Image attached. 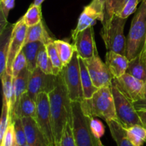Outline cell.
Segmentation results:
<instances>
[{
  "label": "cell",
  "instance_id": "8992f818",
  "mask_svg": "<svg viewBox=\"0 0 146 146\" xmlns=\"http://www.w3.org/2000/svg\"><path fill=\"white\" fill-rule=\"evenodd\" d=\"M71 102H81L84 99L80 71L79 56L75 51L69 64L61 73Z\"/></svg>",
  "mask_w": 146,
  "mask_h": 146
},
{
  "label": "cell",
  "instance_id": "3957f363",
  "mask_svg": "<svg viewBox=\"0 0 146 146\" xmlns=\"http://www.w3.org/2000/svg\"><path fill=\"white\" fill-rule=\"evenodd\" d=\"M146 38V0H143L131 22L126 38L125 56L129 60L143 49Z\"/></svg>",
  "mask_w": 146,
  "mask_h": 146
},
{
  "label": "cell",
  "instance_id": "9c48e42d",
  "mask_svg": "<svg viewBox=\"0 0 146 146\" xmlns=\"http://www.w3.org/2000/svg\"><path fill=\"white\" fill-rule=\"evenodd\" d=\"M105 18V2L104 0H92L91 2L84 7V10L80 14L77 26L71 32L72 40L81 31L93 26L96 20H99L101 23Z\"/></svg>",
  "mask_w": 146,
  "mask_h": 146
},
{
  "label": "cell",
  "instance_id": "4dcf8cb0",
  "mask_svg": "<svg viewBox=\"0 0 146 146\" xmlns=\"http://www.w3.org/2000/svg\"><path fill=\"white\" fill-rule=\"evenodd\" d=\"M37 67L46 74L54 75L52 64L44 44L41 47L38 51V56H37Z\"/></svg>",
  "mask_w": 146,
  "mask_h": 146
},
{
  "label": "cell",
  "instance_id": "8fae6325",
  "mask_svg": "<svg viewBox=\"0 0 146 146\" xmlns=\"http://www.w3.org/2000/svg\"><path fill=\"white\" fill-rule=\"evenodd\" d=\"M112 84L132 103L139 101L142 98L145 83L128 73L121 77L113 78Z\"/></svg>",
  "mask_w": 146,
  "mask_h": 146
},
{
  "label": "cell",
  "instance_id": "ee69618b",
  "mask_svg": "<svg viewBox=\"0 0 146 146\" xmlns=\"http://www.w3.org/2000/svg\"><path fill=\"white\" fill-rule=\"evenodd\" d=\"M22 146H29V144H25V145H22Z\"/></svg>",
  "mask_w": 146,
  "mask_h": 146
},
{
  "label": "cell",
  "instance_id": "f1b7e54d",
  "mask_svg": "<svg viewBox=\"0 0 146 146\" xmlns=\"http://www.w3.org/2000/svg\"><path fill=\"white\" fill-rule=\"evenodd\" d=\"M45 47L46 48L47 53H48V55L51 61V64H52L53 74L55 76L59 75L63 69V65L55 45H54V41H50L49 43L46 44Z\"/></svg>",
  "mask_w": 146,
  "mask_h": 146
},
{
  "label": "cell",
  "instance_id": "d4e9b609",
  "mask_svg": "<svg viewBox=\"0 0 146 146\" xmlns=\"http://www.w3.org/2000/svg\"><path fill=\"white\" fill-rule=\"evenodd\" d=\"M54 43L64 68L71 61L76 51L75 47L63 40H54Z\"/></svg>",
  "mask_w": 146,
  "mask_h": 146
},
{
  "label": "cell",
  "instance_id": "ba28073f",
  "mask_svg": "<svg viewBox=\"0 0 146 146\" xmlns=\"http://www.w3.org/2000/svg\"><path fill=\"white\" fill-rule=\"evenodd\" d=\"M36 114L34 119L46 138H47L51 146H56L54 131H53L48 94L41 93L38 94L36 100Z\"/></svg>",
  "mask_w": 146,
  "mask_h": 146
},
{
  "label": "cell",
  "instance_id": "ac0fdd59",
  "mask_svg": "<svg viewBox=\"0 0 146 146\" xmlns=\"http://www.w3.org/2000/svg\"><path fill=\"white\" fill-rule=\"evenodd\" d=\"M36 103L30 97L28 93H25L19 99L10 122L14 123L17 118H36Z\"/></svg>",
  "mask_w": 146,
  "mask_h": 146
},
{
  "label": "cell",
  "instance_id": "836d02e7",
  "mask_svg": "<svg viewBox=\"0 0 146 146\" xmlns=\"http://www.w3.org/2000/svg\"><path fill=\"white\" fill-rule=\"evenodd\" d=\"M27 67V58L24 51L21 50L14 59L11 66V75L13 78H16L23 70Z\"/></svg>",
  "mask_w": 146,
  "mask_h": 146
},
{
  "label": "cell",
  "instance_id": "cb8c5ba5",
  "mask_svg": "<svg viewBox=\"0 0 146 146\" xmlns=\"http://www.w3.org/2000/svg\"><path fill=\"white\" fill-rule=\"evenodd\" d=\"M44 45L41 41L29 43L23 46L22 51L27 58V68L30 72L34 71L37 68V56L41 47Z\"/></svg>",
  "mask_w": 146,
  "mask_h": 146
},
{
  "label": "cell",
  "instance_id": "d590c367",
  "mask_svg": "<svg viewBox=\"0 0 146 146\" xmlns=\"http://www.w3.org/2000/svg\"><path fill=\"white\" fill-rule=\"evenodd\" d=\"M142 1L143 0H127L118 16L122 17V18L127 19L133 13L136 11L138 4Z\"/></svg>",
  "mask_w": 146,
  "mask_h": 146
},
{
  "label": "cell",
  "instance_id": "484cf974",
  "mask_svg": "<svg viewBox=\"0 0 146 146\" xmlns=\"http://www.w3.org/2000/svg\"><path fill=\"white\" fill-rule=\"evenodd\" d=\"M1 79L3 89V103L7 104L10 113L14 104V78L11 74L6 72Z\"/></svg>",
  "mask_w": 146,
  "mask_h": 146
},
{
  "label": "cell",
  "instance_id": "6da1fadb",
  "mask_svg": "<svg viewBox=\"0 0 146 146\" xmlns=\"http://www.w3.org/2000/svg\"><path fill=\"white\" fill-rule=\"evenodd\" d=\"M50 111L53 131L56 146L61 140L67 122L73 120L72 102L68 96L61 74L57 76V84L53 91L48 93Z\"/></svg>",
  "mask_w": 146,
  "mask_h": 146
},
{
  "label": "cell",
  "instance_id": "d6a6232c",
  "mask_svg": "<svg viewBox=\"0 0 146 146\" xmlns=\"http://www.w3.org/2000/svg\"><path fill=\"white\" fill-rule=\"evenodd\" d=\"M13 124H14L16 143L19 146H22L27 144V136H26L25 129H24L22 119L17 118L14 121Z\"/></svg>",
  "mask_w": 146,
  "mask_h": 146
},
{
  "label": "cell",
  "instance_id": "e0dca14e",
  "mask_svg": "<svg viewBox=\"0 0 146 146\" xmlns=\"http://www.w3.org/2000/svg\"><path fill=\"white\" fill-rule=\"evenodd\" d=\"M30 74H31V72L27 67L13 80V82H14V104H13L12 108L9 113L10 120L11 119L13 115H14V111L17 108V104H18L21 97L28 91L29 80Z\"/></svg>",
  "mask_w": 146,
  "mask_h": 146
},
{
  "label": "cell",
  "instance_id": "52a82bcc",
  "mask_svg": "<svg viewBox=\"0 0 146 146\" xmlns=\"http://www.w3.org/2000/svg\"><path fill=\"white\" fill-rule=\"evenodd\" d=\"M111 91L115 103L117 120L125 129L135 125H141V119L133 104L126 98L115 85L111 84Z\"/></svg>",
  "mask_w": 146,
  "mask_h": 146
},
{
  "label": "cell",
  "instance_id": "5bb4252c",
  "mask_svg": "<svg viewBox=\"0 0 146 146\" xmlns=\"http://www.w3.org/2000/svg\"><path fill=\"white\" fill-rule=\"evenodd\" d=\"M73 43L78 56L82 59H88L98 55L92 26L81 31L73 40Z\"/></svg>",
  "mask_w": 146,
  "mask_h": 146
},
{
  "label": "cell",
  "instance_id": "4fadbf2b",
  "mask_svg": "<svg viewBox=\"0 0 146 146\" xmlns=\"http://www.w3.org/2000/svg\"><path fill=\"white\" fill-rule=\"evenodd\" d=\"M27 28L28 27L24 22L22 17L14 24L7 58V72L9 74H11V66L13 62L24 46Z\"/></svg>",
  "mask_w": 146,
  "mask_h": 146
},
{
  "label": "cell",
  "instance_id": "f35d334b",
  "mask_svg": "<svg viewBox=\"0 0 146 146\" xmlns=\"http://www.w3.org/2000/svg\"><path fill=\"white\" fill-rule=\"evenodd\" d=\"M134 107L136 111H141V110H146V81L145 82V87L143 96L139 101H135L133 103Z\"/></svg>",
  "mask_w": 146,
  "mask_h": 146
},
{
  "label": "cell",
  "instance_id": "74e56055",
  "mask_svg": "<svg viewBox=\"0 0 146 146\" xmlns=\"http://www.w3.org/2000/svg\"><path fill=\"white\" fill-rule=\"evenodd\" d=\"M15 142L14 136V124L10 122L8 128L4 135L2 141H1V146H13Z\"/></svg>",
  "mask_w": 146,
  "mask_h": 146
},
{
  "label": "cell",
  "instance_id": "1f68e13d",
  "mask_svg": "<svg viewBox=\"0 0 146 146\" xmlns=\"http://www.w3.org/2000/svg\"><path fill=\"white\" fill-rule=\"evenodd\" d=\"M73 120L67 122L58 146H77L73 133Z\"/></svg>",
  "mask_w": 146,
  "mask_h": 146
},
{
  "label": "cell",
  "instance_id": "f546056e",
  "mask_svg": "<svg viewBox=\"0 0 146 146\" xmlns=\"http://www.w3.org/2000/svg\"><path fill=\"white\" fill-rule=\"evenodd\" d=\"M41 6L32 4L30 5L26 14L22 17L24 22L28 27L36 25L41 21Z\"/></svg>",
  "mask_w": 146,
  "mask_h": 146
},
{
  "label": "cell",
  "instance_id": "5b68a950",
  "mask_svg": "<svg viewBox=\"0 0 146 146\" xmlns=\"http://www.w3.org/2000/svg\"><path fill=\"white\" fill-rule=\"evenodd\" d=\"M72 111L73 133L77 146H105L93 133L91 117L84 113L79 102H72Z\"/></svg>",
  "mask_w": 146,
  "mask_h": 146
},
{
  "label": "cell",
  "instance_id": "ffe728a7",
  "mask_svg": "<svg viewBox=\"0 0 146 146\" xmlns=\"http://www.w3.org/2000/svg\"><path fill=\"white\" fill-rule=\"evenodd\" d=\"M126 73L131 74L135 78L143 81H146V56L143 48L139 54L129 60Z\"/></svg>",
  "mask_w": 146,
  "mask_h": 146
},
{
  "label": "cell",
  "instance_id": "30bf717a",
  "mask_svg": "<svg viewBox=\"0 0 146 146\" xmlns=\"http://www.w3.org/2000/svg\"><path fill=\"white\" fill-rule=\"evenodd\" d=\"M56 84L57 76L46 74L37 67L30 74L27 93L36 101L38 94L41 93L48 94L55 88Z\"/></svg>",
  "mask_w": 146,
  "mask_h": 146
},
{
  "label": "cell",
  "instance_id": "8d00e7d4",
  "mask_svg": "<svg viewBox=\"0 0 146 146\" xmlns=\"http://www.w3.org/2000/svg\"><path fill=\"white\" fill-rule=\"evenodd\" d=\"M90 126L91 131L96 137L101 139L105 133V127L100 120L95 118H91L90 120Z\"/></svg>",
  "mask_w": 146,
  "mask_h": 146
},
{
  "label": "cell",
  "instance_id": "44dd1931",
  "mask_svg": "<svg viewBox=\"0 0 146 146\" xmlns=\"http://www.w3.org/2000/svg\"><path fill=\"white\" fill-rule=\"evenodd\" d=\"M52 41L54 40L48 34L42 21H41L36 25L27 28L24 45L29 43L35 42V41H41L44 45H46Z\"/></svg>",
  "mask_w": 146,
  "mask_h": 146
},
{
  "label": "cell",
  "instance_id": "2e32d148",
  "mask_svg": "<svg viewBox=\"0 0 146 146\" xmlns=\"http://www.w3.org/2000/svg\"><path fill=\"white\" fill-rule=\"evenodd\" d=\"M129 59L125 56L111 51L106 54V64L111 71L113 78H118L126 73Z\"/></svg>",
  "mask_w": 146,
  "mask_h": 146
},
{
  "label": "cell",
  "instance_id": "d6986e66",
  "mask_svg": "<svg viewBox=\"0 0 146 146\" xmlns=\"http://www.w3.org/2000/svg\"><path fill=\"white\" fill-rule=\"evenodd\" d=\"M14 24H8L0 32V77L2 78L7 72V64L10 41Z\"/></svg>",
  "mask_w": 146,
  "mask_h": 146
},
{
  "label": "cell",
  "instance_id": "e575fe53",
  "mask_svg": "<svg viewBox=\"0 0 146 146\" xmlns=\"http://www.w3.org/2000/svg\"><path fill=\"white\" fill-rule=\"evenodd\" d=\"M10 123L9 110L6 103H3L1 111V121H0V141H2L4 135Z\"/></svg>",
  "mask_w": 146,
  "mask_h": 146
},
{
  "label": "cell",
  "instance_id": "603a6c76",
  "mask_svg": "<svg viewBox=\"0 0 146 146\" xmlns=\"http://www.w3.org/2000/svg\"><path fill=\"white\" fill-rule=\"evenodd\" d=\"M80 71L84 98H90L98 89L94 86L84 59L79 57Z\"/></svg>",
  "mask_w": 146,
  "mask_h": 146
},
{
  "label": "cell",
  "instance_id": "7a4b0ae2",
  "mask_svg": "<svg viewBox=\"0 0 146 146\" xmlns=\"http://www.w3.org/2000/svg\"><path fill=\"white\" fill-rule=\"evenodd\" d=\"M85 115L91 118H101L106 122L117 120L115 103L111 86L100 88L90 98H84L80 102Z\"/></svg>",
  "mask_w": 146,
  "mask_h": 146
},
{
  "label": "cell",
  "instance_id": "b9f144b4",
  "mask_svg": "<svg viewBox=\"0 0 146 146\" xmlns=\"http://www.w3.org/2000/svg\"><path fill=\"white\" fill-rule=\"evenodd\" d=\"M143 50H144V52H145V56H146V38H145V44H144V46H143Z\"/></svg>",
  "mask_w": 146,
  "mask_h": 146
},
{
  "label": "cell",
  "instance_id": "277c9868",
  "mask_svg": "<svg viewBox=\"0 0 146 146\" xmlns=\"http://www.w3.org/2000/svg\"><path fill=\"white\" fill-rule=\"evenodd\" d=\"M127 19L114 15L108 22L102 24L101 36L106 49L125 56L126 38L124 28Z\"/></svg>",
  "mask_w": 146,
  "mask_h": 146
},
{
  "label": "cell",
  "instance_id": "60d3db41",
  "mask_svg": "<svg viewBox=\"0 0 146 146\" xmlns=\"http://www.w3.org/2000/svg\"><path fill=\"white\" fill-rule=\"evenodd\" d=\"M45 0H34V2L33 4H35L36 6H41V4H42Z\"/></svg>",
  "mask_w": 146,
  "mask_h": 146
},
{
  "label": "cell",
  "instance_id": "9a60e30c",
  "mask_svg": "<svg viewBox=\"0 0 146 146\" xmlns=\"http://www.w3.org/2000/svg\"><path fill=\"white\" fill-rule=\"evenodd\" d=\"M27 143L29 146H51L47 138L33 118H22Z\"/></svg>",
  "mask_w": 146,
  "mask_h": 146
},
{
  "label": "cell",
  "instance_id": "7bdbcfd3",
  "mask_svg": "<svg viewBox=\"0 0 146 146\" xmlns=\"http://www.w3.org/2000/svg\"><path fill=\"white\" fill-rule=\"evenodd\" d=\"M13 146H19V145L18 144H17V143H16V141H15V142H14V145H13Z\"/></svg>",
  "mask_w": 146,
  "mask_h": 146
},
{
  "label": "cell",
  "instance_id": "7402d4cb",
  "mask_svg": "<svg viewBox=\"0 0 146 146\" xmlns=\"http://www.w3.org/2000/svg\"><path fill=\"white\" fill-rule=\"evenodd\" d=\"M106 123L117 146H135L129 141L126 135V130L121 125L118 120H110Z\"/></svg>",
  "mask_w": 146,
  "mask_h": 146
},
{
  "label": "cell",
  "instance_id": "ab89813d",
  "mask_svg": "<svg viewBox=\"0 0 146 146\" xmlns=\"http://www.w3.org/2000/svg\"><path fill=\"white\" fill-rule=\"evenodd\" d=\"M139 118L141 119L142 125L146 129V110H141V111H137Z\"/></svg>",
  "mask_w": 146,
  "mask_h": 146
},
{
  "label": "cell",
  "instance_id": "4316f807",
  "mask_svg": "<svg viewBox=\"0 0 146 146\" xmlns=\"http://www.w3.org/2000/svg\"><path fill=\"white\" fill-rule=\"evenodd\" d=\"M126 135L135 146H143L146 142V129L141 125H135L127 128Z\"/></svg>",
  "mask_w": 146,
  "mask_h": 146
},
{
  "label": "cell",
  "instance_id": "83f0119b",
  "mask_svg": "<svg viewBox=\"0 0 146 146\" xmlns=\"http://www.w3.org/2000/svg\"><path fill=\"white\" fill-rule=\"evenodd\" d=\"M127 0H104L105 18L102 24L108 22L114 15H118Z\"/></svg>",
  "mask_w": 146,
  "mask_h": 146
},
{
  "label": "cell",
  "instance_id": "7c38bea8",
  "mask_svg": "<svg viewBox=\"0 0 146 146\" xmlns=\"http://www.w3.org/2000/svg\"><path fill=\"white\" fill-rule=\"evenodd\" d=\"M84 61L96 87L100 88L111 86L113 77L106 63L103 62L98 55Z\"/></svg>",
  "mask_w": 146,
  "mask_h": 146
}]
</instances>
